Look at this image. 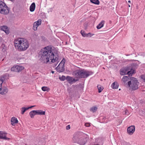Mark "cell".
<instances>
[{
    "instance_id": "1",
    "label": "cell",
    "mask_w": 145,
    "mask_h": 145,
    "mask_svg": "<svg viewBox=\"0 0 145 145\" xmlns=\"http://www.w3.org/2000/svg\"><path fill=\"white\" fill-rule=\"evenodd\" d=\"M38 57L41 62L45 64H49L57 61L58 55L55 48L52 46H49L40 50Z\"/></svg>"
},
{
    "instance_id": "2",
    "label": "cell",
    "mask_w": 145,
    "mask_h": 145,
    "mask_svg": "<svg viewBox=\"0 0 145 145\" xmlns=\"http://www.w3.org/2000/svg\"><path fill=\"white\" fill-rule=\"evenodd\" d=\"M122 82L125 86L131 91H135L138 88L139 83L137 79L130 77L124 76Z\"/></svg>"
},
{
    "instance_id": "3",
    "label": "cell",
    "mask_w": 145,
    "mask_h": 145,
    "mask_svg": "<svg viewBox=\"0 0 145 145\" xmlns=\"http://www.w3.org/2000/svg\"><path fill=\"white\" fill-rule=\"evenodd\" d=\"M15 48L19 51H23L27 49L29 47V43L26 39L22 38L15 39L14 41Z\"/></svg>"
},
{
    "instance_id": "4",
    "label": "cell",
    "mask_w": 145,
    "mask_h": 145,
    "mask_svg": "<svg viewBox=\"0 0 145 145\" xmlns=\"http://www.w3.org/2000/svg\"><path fill=\"white\" fill-rule=\"evenodd\" d=\"M137 67V65L132 64L128 66L122 68L120 70V74L121 75H128L131 76L135 72V69Z\"/></svg>"
},
{
    "instance_id": "5",
    "label": "cell",
    "mask_w": 145,
    "mask_h": 145,
    "mask_svg": "<svg viewBox=\"0 0 145 145\" xmlns=\"http://www.w3.org/2000/svg\"><path fill=\"white\" fill-rule=\"evenodd\" d=\"M92 74L91 72L78 70L74 72L72 75L77 78H87Z\"/></svg>"
},
{
    "instance_id": "6",
    "label": "cell",
    "mask_w": 145,
    "mask_h": 145,
    "mask_svg": "<svg viewBox=\"0 0 145 145\" xmlns=\"http://www.w3.org/2000/svg\"><path fill=\"white\" fill-rule=\"evenodd\" d=\"M9 12V9L3 2L0 1V13L4 15H7Z\"/></svg>"
},
{
    "instance_id": "7",
    "label": "cell",
    "mask_w": 145,
    "mask_h": 145,
    "mask_svg": "<svg viewBox=\"0 0 145 145\" xmlns=\"http://www.w3.org/2000/svg\"><path fill=\"white\" fill-rule=\"evenodd\" d=\"M65 60L63 59L57 67L56 68V70L59 72H62L64 71V65Z\"/></svg>"
},
{
    "instance_id": "8",
    "label": "cell",
    "mask_w": 145,
    "mask_h": 145,
    "mask_svg": "<svg viewBox=\"0 0 145 145\" xmlns=\"http://www.w3.org/2000/svg\"><path fill=\"white\" fill-rule=\"evenodd\" d=\"M45 112L42 110H34L30 112V115L32 118H33L36 115H44Z\"/></svg>"
},
{
    "instance_id": "9",
    "label": "cell",
    "mask_w": 145,
    "mask_h": 145,
    "mask_svg": "<svg viewBox=\"0 0 145 145\" xmlns=\"http://www.w3.org/2000/svg\"><path fill=\"white\" fill-rule=\"evenodd\" d=\"M24 68L22 66L19 65H16L12 68L11 71H12L20 72Z\"/></svg>"
},
{
    "instance_id": "10",
    "label": "cell",
    "mask_w": 145,
    "mask_h": 145,
    "mask_svg": "<svg viewBox=\"0 0 145 145\" xmlns=\"http://www.w3.org/2000/svg\"><path fill=\"white\" fill-rule=\"evenodd\" d=\"M3 81L0 80V94H5L7 93L8 90L7 89L5 88L2 89V86L3 85Z\"/></svg>"
},
{
    "instance_id": "11",
    "label": "cell",
    "mask_w": 145,
    "mask_h": 145,
    "mask_svg": "<svg viewBox=\"0 0 145 145\" xmlns=\"http://www.w3.org/2000/svg\"><path fill=\"white\" fill-rule=\"evenodd\" d=\"M41 23V19L39 20L34 23L33 27V29L34 31H36L38 29V26L40 25Z\"/></svg>"
},
{
    "instance_id": "12",
    "label": "cell",
    "mask_w": 145,
    "mask_h": 145,
    "mask_svg": "<svg viewBox=\"0 0 145 145\" xmlns=\"http://www.w3.org/2000/svg\"><path fill=\"white\" fill-rule=\"evenodd\" d=\"M135 130V127L133 126H131L127 129V133L129 135H132Z\"/></svg>"
},
{
    "instance_id": "13",
    "label": "cell",
    "mask_w": 145,
    "mask_h": 145,
    "mask_svg": "<svg viewBox=\"0 0 145 145\" xmlns=\"http://www.w3.org/2000/svg\"><path fill=\"white\" fill-rule=\"evenodd\" d=\"M7 133L5 131H0V139L6 140L9 139V138L7 137Z\"/></svg>"
},
{
    "instance_id": "14",
    "label": "cell",
    "mask_w": 145,
    "mask_h": 145,
    "mask_svg": "<svg viewBox=\"0 0 145 145\" xmlns=\"http://www.w3.org/2000/svg\"><path fill=\"white\" fill-rule=\"evenodd\" d=\"M66 80L68 82L70 83H71V84L75 82L78 80V79L69 76L67 77Z\"/></svg>"
},
{
    "instance_id": "15",
    "label": "cell",
    "mask_w": 145,
    "mask_h": 145,
    "mask_svg": "<svg viewBox=\"0 0 145 145\" xmlns=\"http://www.w3.org/2000/svg\"><path fill=\"white\" fill-rule=\"evenodd\" d=\"M11 124L13 126H15L18 122L17 118L15 117H13L11 118Z\"/></svg>"
},
{
    "instance_id": "16",
    "label": "cell",
    "mask_w": 145,
    "mask_h": 145,
    "mask_svg": "<svg viewBox=\"0 0 145 145\" xmlns=\"http://www.w3.org/2000/svg\"><path fill=\"white\" fill-rule=\"evenodd\" d=\"M81 33L83 37H91L93 36V34L89 33V34L86 33L83 30H81Z\"/></svg>"
},
{
    "instance_id": "17",
    "label": "cell",
    "mask_w": 145,
    "mask_h": 145,
    "mask_svg": "<svg viewBox=\"0 0 145 145\" xmlns=\"http://www.w3.org/2000/svg\"><path fill=\"white\" fill-rule=\"evenodd\" d=\"M1 29L6 33L7 34H8L10 33V30L7 26H1Z\"/></svg>"
},
{
    "instance_id": "18",
    "label": "cell",
    "mask_w": 145,
    "mask_h": 145,
    "mask_svg": "<svg viewBox=\"0 0 145 145\" xmlns=\"http://www.w3.org/2000/svg\"><path fill=\"white\" fill-rule=\"evenodd\" d=\"M35 107V106H31L28 107H23L22 109L21 113L23 114L27 110H28L29 109L32 108L33 107Z\"/></svg>"
},
{
    "instance_id": "19",
    "label": "cell",
    "mask_w": 145,
    "mask_h": 145,
    "mask_svg": "<svg viewBox=\"0 0 145 145\" xmlns=\"http://www.w3.org/2000/svg\"><path fill=\"white\" fill-rule=\"evenodd\" d=\"M119 85L117 82H115L113 83L111 86L112 88L113 89H117L118 88Z\"/></svg>"
},
{
    "instance_id": "20",
    "label": "cell",
    "mask_w": 145,
    "mask_h": 145,
    "mask_svg": "<svg viewBox=\"0 0 145 145\" xmlns=\"http://www.w3.org/2000/svg\"><path fill=\"white\" fill-rule=\"evenodd\" d=\"M105 23V21H102L99 24V25L97 26L98 29H100V28H102L104 26Z\"/></svg>"
},
{
    "instance_id": "21",
    "label": "cell",
    "mask_w": 145,
    "mask_h": 145,
    "mask_svg": "<svg viewBox=\"0 0 145 145\" xmlns=\"http://www.w3.org/2000/svg\"><path fill=\"white\" fill-rule=\"evenodd\" d=\"M35 8H36V5H35V3H32L31 5L30 8V11L31 12H34L35 10Z\"/></svg>"
},
{
    "instance_id": "22",
    "label": "cell",
    "mask_w": 145,
    "mask_h": 145,
    "mask_svg": "<svg viewBox=\"0 0 145 145\" xmlns=\"http://www.w3.org/2000/svg\"><path fill=\"white\" fill-rule=\"evenodd\" d=\"M98 88V90L99 93H100L102 92L103 89H104V87L101 86L100 85H98L97 86Z\"/></svg>"
},
{
    "instance_id": "23",
    "label": "cell",
    "mask_w": 145,
    "mask_h": 145,
    "mask_svg": "<svg viewBox=\"0 0 145 145\" xmlns=\"http://www.w3.org/2000/svg\"><path fill=\"white\" fill-rule=\"evenodd\" d=\"M91 2L92 3L97 5H98L100 4V2L98 0H91Z\"/></svg>"
},
{
    "instance_id": "24",
    "label": "cell",
    "mask_w": 145,
    "mask_h": 145,
    "mask_svg": "<svg viewBox=\"0 0 145 145\" xmlns=\"http://www.w3.org/2000/svg\"><path fill=\"white\" fill-rule=\"evenodd\" d=\"M42 90L44 91L49 92L50 90L49 88L47 87H43L42 88Z\"/></svg>"
},
{
    "instance_id": "25",
    "label": "cell",
    "mask_w": 145,
    "mask_h": 145,
    "mask_svg": "<svg viewBox=\"0 0 145 145\" xmlns=\"http://www.w3.org/2000/svg\"><path fill=\"white\" fill-rule=\"evenodd\" d=\"M97 107H93L91 108L90 110L92 112H95L97 110Z\"/></svg>"
},
{
    "instance_id": "26",
    "label": "cell",
    "mask_w": 145,
    "mask_h": 145,
    "mask_svg": "<svg viewBox=\"0 0 145 145\" xmlns=\"http://www.w3.org/2000/svg\"><path fill=\"white\" fill-rule=\"evenodd\" d=\"M65 78L64 76H62L59 78V79L61 81H64L65 80Z\"/></svg>"
},
{
    "instance_id": "27",
    "label": "cell",
    "mask_w": 145,
    "mask_h": 145,
    "mask_svg": "<svg viewBox=\"0 0 145 145\" xmlns=\"http://www.w3.org/2000/svg\"><path fill=\"white\" fill-rule=\"evenodd\" d=\"M71 127H70V125H68L66 127V129L67 130H69L70 129Z\"/></svg>"
}]
</instances>
